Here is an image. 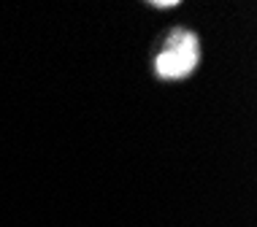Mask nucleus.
Here are the masks:
<instances>
[{"label": "nucleus", "instance_id": "nucleus-2", "mask_svg": "<svg viewBox=\"0 0 257 227\" xmlns=\"http://www.w3.org/2000/svg\"><path fill=\"white\" fill-rule=\"evenodd\" d=\"M155 9H173L176 6V0H165V3H152Z\"/></svg>", "mask_w": 257, "mask_h": 227}, {"label": "nucleus", "instance_id": "nucleus-1", "mask_svg": "<svg viewBox=\"0 0 257 227\" xmlns=\"http://www.w3.org/2000/svg\"><path fill=\"white\" fill-rule=\"evenodd\" d=\"M198 60H200L198 38L192 36V33H187V30H176L168 38L165 49L160 52L155 68H157V73L163 76V79H182V76L195 71Z\"/></svg>", "mask_w": 257, "mask_h": 227}]
</instances>
